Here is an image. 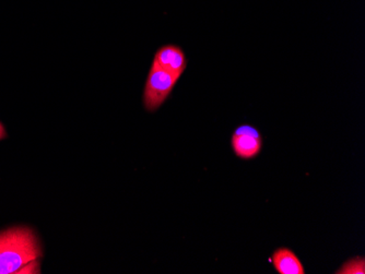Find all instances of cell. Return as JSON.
I'll return each instance as SVG.
<instances>
[{
    "instance_id": "cell-3",
    "label": "cell",
    "mask_w": 365,
    "mask_h": 274,
    "mask_svg": "<svg viewBox=\"0 0 365 274\" xmlns=\"http://www.w3.org/2000/svg\"><path fill=\"white\" fill-rule=\"evenodd\" d=\"M232 150L239 159H252L262 149V136L255 127L242 125L237 127L231 138Z\"/></svg>"
},
{
    "instance_id": "cell-7",
    "label": "cell",
    "mask_w": 365,
    "mask_h": 274,
    "mask_svg": "<svg viewBox=\"0 0 365 274\" xmlns=\"http://www.w3.org/2000/svg\"><path fill=\"white\" fill-rule=\"evenodd\" d=\"M16 273H38V265L36 260L31 261L28 265H24Z\"/></svg>"
},
{
    "instance_id": "cell-4",
    "label": "cell",
    "mask_w": 365,
    "mask_h": 274,
    "mask_svg": "<svg viewBox=\"0 0 365 274\" xmlns=\"http://www.w3.org/2000/svg\"><path fill=\"white\" fill-rule=\"evenodd\" d=\"M153 65L182 77L187 63H186L185 54L180 47L175 45H167L158 51Z\"/></svg>"
},
{
    "instance_id": "cell-2",
    "label": "cell",
    "mask_w": 365,
    "mask_h": 274,
    "mask_svg": "<svg viewBox=\"0 0 365 274\" xmlns=\"http://www.w3.org/2000/svg\"><path fill=\"white\" fill-rule=\"evenodd\" d=\"M180 75L169 73L153 65L145 83L143 103L149 112L158 110L169 98Z\"/></svg>"
},
{
    "instance_id": "cell-1",
    "label": "cell",
    "mask_w": 365,
    "mask_h": 274,
    "mask_svg": "<svg viewBox=\"0 0 365 274\" xmlns=\"http://www.w3.org/2000/svg\"><path fill=\"white\" fill-rule=\"evenodd\" d=\"M40 255V245L30 228H14L0 234V274L16 273Z\"/></svg>"
},
{
    "instance_id": "cell-8",
    "label": "cell",
    "mask_w": 365,
    "mask_h": 274,
    "mask_svg": "<svg viewBox=\"0 0 365 274\" xmlns=\"http://www.w3.org/2000/svg\"><path fill=\"white\" fill-rule=\"evenodd\" d=\"M4 138H6V130L3 124L0 122V140H3Z\"/></svg>"
},
{
    "instance_id": "cell-6",
    "label": "cell",
    "mask_w": 365,
    "mask_h": 274,
    "mask_svg": "<svg viewBox=\"0 0 365 274\" xmlns=\"http://www.w3.org/2000/svg\"><path fill=\"white\" fill-rule=\"evenodd\" d=\"M336 274H365L364 257H354L346 261Z\"/></svg>"
},
{
    "instance_id": "cell-5",
    "label": "cell",
    "mask_w": 365,
    "mask_h": 274,
    "mask_svg": "<svg viewBox=\"0 0 365 274\" xmlns=\"http://www.w3.org/2000/svg\"><path fill=\"white\" fill-rule=\"evenodd\" d=\"M270 260L279 274H305L304 267L299 257L287 247L274 251Z\"/></svg>"
}]
</instances>
